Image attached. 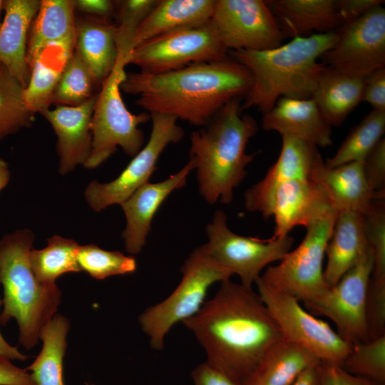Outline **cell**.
Returning <instances> with one entry per match:
<instances>
[{"label":"cell","mask_w":385,"mask_h":385,"mask_svg":"<svg viewBox=\"0 0 385 385\" xmlns=\"http://www.w3.org/2000/svg\"><path fill=\"white\" fill-rule=\"evenodd\" d=\"M183 324L203 347L206 363L240 385L267 351L284 339L258 294L230 279Z\"/></svg>","instance_id":"obj_1"},{"label":"cell","mask_w":385,"mask_h":385,"mask_svg":"<svg viewBox=\"0 0 385 385\" xmlns=\"http://www.w3.org/2000/svg\"><path fill=\"white\" fill-rule=\"evenodd\" d=\"M252 82L245 66L227 58L162 73H130L120 91L137 96V105L149 114L171 115L203 127L229 101L245 96Z\"/></svg>","instance_id":"obj_2"},{"label":"cell","mask_w":385,"mask_h":385,"mask_svg":"<svg viewBox=\"0 0 385 385\" xmlns=\"http://www.w3.org/2000/svg\"><path fill=\"white\" fill-rule=\"evenodd\" d=\"M338 37L335 31L294 37L268 50L231 51L235 61L245 66L253 78L241 111L257 108L265 114L281 97L310 98L325 67L317 59L333 47Z\"/></svg>","instance_id":"obj_3"},{"label":"cell","mask_w":385,"mask_h":385,"mask_svg":"<svg viewBox=\"0 0 385 385\" xmlns=\"http://www.w3.org/2000/svg\"><path fill=\"white\" fill-rule=\"evenodd\" d=\"M240 107V98L231 100L190 136V158L195 165L199 192L211 205L232 202L254 158L246 147L257 124L252 116L242 115Z\"/></svg>","instance_id":"obj_4"},{"label":"cell","mask_w":385,"mask_h":385,"mask_svg":"<svg viewBox=\"0 0 385 385\" xmlns=\"http://www.w3.org/2000/svg\"><path fill=\"white\" fill-rule=\"evenodd\" d=\"M34 235L24 229L0 240V284L4 289L0 324L14 318L19 342L26 349L38 342L43 327L54 317L61 292L56 284H46L36 277L30 264Z\"/></svg>","instance_id":"obj_5"},{"label":"cell","mask_w":385,"mask_h":385,"mask_svg":"<svg viewBox=\"0 0 385 385\" xmlns=\"http://www.w3.org/2000/svg\"><path fill=\"white\" fill-rule=\"evenodd\" d=\"M128 60V55L118 52L115 66L98 94L91 120V150L83 165L87 169L101 165L118 146L131 157L143 147L145 137L139 125L149 121L150 115L147 112L131 113L120 93V84L127 75L125 68Z\"/></svg>","instance_id":"obj_6"},{"label":"cell","mask_w":385,"mask_h":385,"mask_svg":"<svg viewBox=\"0 0 385 385\" xmlns=\"http://www.w3.org/2000/svg\"><path fill=\"white\" fill-rule=\"evenodd\" d=\"M180 282L163 302L146 309L139 317L151 347L161 350L165 338L177 323L195 315L205 303L208 289L229 279L231 273L213 261L202 249H195L181 267Z\"/></svg>","instance_id":"obj_7"},{"label":"cell","mask_w":385,"mask_h":385,"mask_svg":"<svg viewBox=\"0 0 385 385\" xmlns=\"http://www.w3.org/2000/svg\"><path fill=\"white\" fill-rule=\"evenodd\" d=\"M337 212L332 210L306 227L304 238L274 266H270L260 279L269 287L287 293L304 304L327 292L323 260Z\"/></svg>","instance_id":"obj_8"},{"label":"cell","mask_w":385,"mask_h":385,"mask_svg":"<svg viewBox=\"0 0 385 385\" xmlns=\"http://www.w3.org/2000/svg\"><path fill=\"white\" fill-rule=\"evenodd\" d=\"M207 242L200 246L217 264L232 275L237 274L241 284L252 288L262 270L272 262L279 261L293 245L294 238L261 240L237 235L228 227L227 215L217 210L207 226Z\"/></svg>","instance_id":"obj_9"},{"label":"cell","mask_w":385,"mask_h":385,"mask_svg":"<svg viewBox=\"0 0 385 385\" xmlns=\"http://www.w3.org/2000/svg\"><path fill=\"white\" fill-rule=\"evenodd\" d=\"M255 284L258 295L285 339L306 349L320 361L342 366L350 344L327 322L304 309L294 297L269 287L260 277Z\"/></svg>","instance_id":"obj_10"},{"label":"cell","mask_w":385,"mask_h":385,"mask_svg":"<svg viewBox=\"0 0 385 385\" xmlns=\"http://www.w3.org/2000/svg\"><path fill=\"white\" fill-rule=\"evenodd\" d=\"M228 49L209 25L178 29L150 39L130 53L128 64L162 73L190 64L225 60Z\"/></svg>","instance_id":"obj_11"},{"label":"cell","mask_w":385,"mask_h":385,"mask_svg":"<svg viewBox=\"0 0 385 385\" xmlns=\"http://www.w3.org/2000/svg\"><path fill=\"white\" fill-rule=\"evenodd\" d=\"M373 267V252L369 246L356 264L327 292L304 304L312 314L330 319L337 334L350 344L369 341L366 300Z\"/></svg>","instance_id":"obj_12"},{"label":"cell","mask_w":385,"mask_h":385,"mask_svg":"<svg viewBox=\"0 0 385 385\" xmlns=\"http://www.w3.org/2000/svg\"><path fill=\"white\" fill-rule=\"evenodd\" d=\"M152 129L148 143L115 180L101 183L91 181L85 190V198L91 208L99 212L107 207L121 205L139 188L148 183L160 154L170 143L184 136L183 129L173 116L153 113Z\"/></svg>","instance_id":"obj_13"},{"label":"cell","mask_w":385,"mask_h":385,"mask_svg":"<svg viewBox=\"0 0 385 385\" xmlns=\"http://www.w3.org/2000/svg\"><path fill=\"white\" fill-rule=\"evenodd\" d=\"M209 25L232 51L272 49L284 38L267 1L216 0Z\"/></svg>","instance_id":"obj_14"},{"label":"cell","mask_w":385,"mask_h":385,"mask_svg":"<svg viewBox=\"0 0 385 385\" xmlns=\"http://www.w3.org/2000/svg\"><path fill=\"white\" fill-rule=\"evenodd\" d=\"M337 31V41L321 57L329 66L359 77L385 67V9L381 5Z\"/></svg>","instance_id":"obj_15"},{"label":"cell","mask_w":385,"mask_h":385,"mask_svg":"<svg viewBox=\"0 0 385 385\" xmlns=\"http://www.w3.org/2000/svg\"><path fill=\"white\" fill-rule=\"evenodd\" d=\"M282 144L276 162L266 175L245 193V206L265 218L272 217L274 197L284 183L296 179H309L322 159L317 147L290 136H282Z\"/></svg>","instance_id":"obj_16"},{"label":"cell","mask_w":385,"mask_h":385,"mask_svg":"<svg viewBox=\"0 0 385 385\" xmlns=\"http://www.w3.org/2000/svg\"><path fill=\"white\" fill-rule=\"evenodd\" d=\"M98 94L92 95L83 103L57 106L40 113L55 131L59 156L58 172L63 175L87 161L92 145L91 120Z\"/></svg>","instance_id":"obj_17"},{"label":"cell","mask_w":385,"mask_h":385,"mask_svg":"<svg viewBox=\"0 0 385 385\" xmlns=\"http://www.w3.org/2000/svg\"><path fill=\"white\" fill-rule=\"evenodd\" d=\"M195 168V163L190 158L178 173L160 182L145 183L120 205L126 218L122 237L128 253L137 255L142 250L156 212L170 194L185 185Z\"/></svg>","instance_id":"obj_18"},{"label":"cell","mask_w":385,"mask_h":385,"mask_svg":"<svg viewBox=\"0 0 385 385\" xmlns=\"http://www.w3.org/2000/svg\"><path fill=\"white\" fill-rule=\"evenodd\" d=\"M335 210L323 189L310 179H296L277 190L272 207L275 228L272 237H282L295 227L305 228Z\"/></svg>","instance_id":"obj_19"},{"label":"cell","mask_w":385,"mask_h":385,"mask_svg":"<svg viewBox=\"0 0 385 385\" xmlns=\"http://www.w3.org/2000/svg\"><path fill=\"white\" fill-rule=\"evenodd\" d=\"M262 126L316 147L332 144V126L324 118L314 101L281 97L274 107L263 114Z\"/></svg>","instance_id":"obj_20"},{"label":"cell","mask_w":385,"mask_h":385,"mask_svg":"<svg viewBox=\"0 0 385 385\" xmlns=\"http://www.w3.org/2000/svg\"><path fill=\"white\" fill-rule=\"evenodd\" d=\"M309 179L323 189L337 212L351 211L364 215L375 200L364 175L363 161L328 168L322 159Z\"/></svg>","instance_id":"obj_21"},{"label":"cell","mask_w":385,"mask_h":385,"mask_svg":"<svg viewBox=\"0 0 385 385\" xmlns=\"http://www.w3.org/2000/svg\"><path fill=\"white\" fill-rule=\"evenodd\" d=\"M41 1L6 0L0 29V63L26 88L30 78L26 60L27 38Z\"/></svg>","instance_id":"obj_22"},{"label":"cell","mask_w":385,"mask_h":385,"mask_svg":"<svg viewBox=\"0 0 385 385\" xmlns=\"http://www.w3.org/2000/svg\"><path fill=\"white\" fill-rule=\"evenodd\" d=\"M368 247L364 215L351 211L339 212L325 250L327 261L324 276L327 285L334 286L356 264Z\"/></svg>","instance_id":"obj_23"},{"label":"cell","mask_w":385,"mask_h":385,"mask_svg":"<svg viewBox=\"0 0 385 385\" xmlns=\"http://www.w3.org/2000/svg\"><path fill=\"white\" fill-rule=\"evenodd\" d=\"M215 4L216 0H158L138 26L133 37V48L178 29L207 24Z\"/></svg>","instance_id":"obj_24"},{"label":"cell","mask_w":385,"mask_h":385,"mask_svg":"<svg viewBox=\"0 0 385 385\" xmlns=\"http://www.w3.org/2000/svg\"><path fill=\"white\" fill-rule=\"evenodd\" d=\"M267 1L284 37H303L312 31L328 33L342 27L334 0Z\"/></svg>","instance_id":"obj_25"},{"label":"cell","mask_w":385,"mask_h":385,"mask_svg":"<svg viewBox=\"0 0 385 385\" xmlns=\"http://www.w3.org/2000/svg\"><path fill=\"white\" fill-rule=\"evenodd\" d=\"M364 77L326 66L321 72L311 98L331 126L341 125L361 101Z\"/></svg>","instance_id":"obj_26"},{"label":"cell","mask_w":385,"mask_h":385,"mask_svg":"<svg viewBox=\"0 0 385 385\" xmlns=\"http://www.w3.org/2000/svg\"><path fill=\"white\" fill-rule=\"evenodd\" d=\"M76 38L47 46L30 68L24 96L29 109L41 113L49 108L67 62L75 51Z\"/></svg>","instance_id":"obj_27"},{"label":"cell","mask_w":385,"mask_h":385,"mask_svg":"<svg viewBox=\"0 0 385 385\" xmlns=\"http://www.w3.org/2000/svg\"><path fill=\"white\" fill-rule=\"evenodd\" d=\"M75 51L95 83H103L117 61L115 26L101 18L76 24Z\"/></svg>","instance_id":"obj_28"},{"label":"cell","mask_w":385,"mask_h":385,"mask_svg":"<svg viewBox=\"0 0 385 385\" xmlns=\"http://www.w3.org/2000/svg\"><path fill=\"white\" fill-rule=\"evenodd\" d=\"M319 362L284 338L267 351L245 385H290L304 370Z\"/></svg>","instance_id":"obj_29"},{"label":"cell","mask_w":385,"mask_h":385,"mask_svg":"<svg viewBox=\"0 0 385 385\" xmlns=\"http://www.w3.org/2000/svg\"><path fill=\"white\" fill-rule=\"evenodd\" d=\"M27 44L29 68L48 45L76 38L74 6L71 0H43Z\"/></svg>","instance_id":"obj_30"},{"label":"cell","mask_w":385,"mask_h":385,"mask_svg":"<svg viewBox=\"0 0 385 385\" xmlns=\"http://www.w3.org/2000/svg\"><path fill=\"white\" fill-rule=\"evenodd\" d=\"M68 320L62 315L54 317L43 327L39 339L42 348L36 359L26 368L36 385H65L63 360L66 349Z\"/></svg>","instance_id":"obj_31"},{"label":"cell","mask_w":385,"mask_h":385,"mask_svg":"<svg viewBox=\"0 0 385 385\" xmlns=\"http://www.w3.org/2000/svg\"><path fill=\"white\" fill-rule=\"evenodd\" d=\"M78 247L72 239L54 235L47 240L46 247L32 249L29 260L37 279L43 284H52L63 274L80 272L77 261Z\"/></svg>","instance_id":"obj_32"},{"label":"cell","mask_w":385,"mask_h":385,"mask_svg":"<svg viewBox=\"0 0 385 385\" xmlns=\"http://www.w3.org/2000/svg\"><path fill=\"white\" fill-rule=\"evenodd\" d=\"M385 132V111L372 110L349 133L335 154L324 161L328 168L363 161Z\"/></svg>","instance_id":"obj_33"},{"label":"cell","mask_w":385,"mask_h":385,"mask_svg":"<svg viewBox=\"0 0 385 385\" xmlns=\"http://www.w3.org/2000/svg\"><path fill=\"white\" fill-rule=\"evenodd\" d=\"M25 87L0 63V140L31 125L34 113L28 108Z\"/></svg>","instance_id":"obj_34"},{"label":"cell","mask_w":385,"mask_h":385,"mask_svg":"<svg viewBox=\"0 0 385 385\" xmlns=\"http://www.w3.org/2000/svg\"><path fill=\"white\" fill-rule=\"evenodd\" d=\"M77 261L81 270L97 279L131 274L137 269L134 257L125 255L118 251L105 250L93 244L79 245Z\"/></svg>","instance_id":"obj_35"},{"label":"cell","mask_w":385,"mask_h":385,"mask_svg":"<svg viewBox=\"0 0 385 385\" xmlns=\"http://www.w3.org/2000/svg\"><path fill=\"white\" fill-rule=\"evenodd\" d=\"M95 81L79 55L74 51L67 62L52 97L58 106H78L92 96Z\"/></svg>","instance_id":"obj_36"},{"label":"cell","mask_w":385,"mask_h":385,"mask_svg":"<svg viewBox=\"0 0 385 385\" xmlns=\"http://www.w3.org/2000/svg\"><path fill=\"white\" fill-rule=\"evenodd\" d=\"M342 367L351 374L385 383V335L351 344Z\"/></svg>","instance_id":"obj_37"},{"label":"cell","mask_w":385,"mask_h":385,"mask_svg":"<svg viewBox=\"0 0 385 385\" xmlns=\"http://www.w3.org/2000/svg\"><path fill=\"white\" fill-rule=\"evenodd\" d=\"M366 240L373 252L371 278L385 281V202L374 200L363 215Z\"/></svg>","instance_id":"obj_38"},{"label":"cell","mask_w":385,"mask_h":385,"mask_svg":"<svg viewBox=\"0 0 385 385\" xmlns=\"http://www.w3.org/2000/svg\"><path fill=\"white\" fill-rule=\"evenodd\" d=\"M158 0H125L119 1L118 24L115 26L118 51L131 53L135 34Z\"/></svg>","instance_id":"obj_39"},{"label":"cell","mask_w":385,"mask_h":385,"mask_svg":"<svg viewBox=\"0 0 385 385\" xmlns=\"http://www.w3.org/2000/svg\"><path fill=\"white\" fill-rule=\"evenodd\" d=\"M366 317L369 339L385 335V281L371 277L366 293Z\"/></svg>","instance_id":"obj_40"},{"label":"cell","mask_w":385,"mask_h":385,"mask_svg":"<svg viewBox=\"0 0 385 385\" xmlns=\"http://www.w3.org/2000/svg\"><path fill=\"white\" fill-rule=\"evenodd\" d=\"M366 181L375 200L385 197V139L381 138L363 160Z\"/></svg>","instance_id":"obj_41"},{"label":"cell","mask_w":385,"mask_h":385,"mask_svg":"<svg viewBox=\"0 0 385 385\" xmlns=\"http://www.w3.org/2000/svg\"><path fill=\"white\" fill-rule=\"evenodd\" d=\"M319 369L320 385H385V383L351 374L334 364L320 361Z\"/></svg>","instance_id":"obj_42"},{"label":"cell","mask_w":385,"mask_h":385,"mask_svg":"<svg viewBox=\"0 0 385 385\" xmlns=\"http://www.w3.org/2000/svg\"><path fill=\"white\" fill-rule=\"evenodd\" d=\"M372 106V110L385 111V67L364 77L361 101Z\"/></svg>","instance_id":"obj_43"},{"label":"cell","mask_w":385,"mask_h":385,"mask_svg":"<svg viewBox=\"0 0 385 385\" xmlns=\"http://www.w3.org/2000/svg\"><path fill=\"white\" fill-rule=\"evenodd\" d=\"M342 26L359 19L373 8L382 5V0H334Z\"/></svg>","instance_id":"obj_44"},{"label":"cell","mask_w":385,"mask_h":385,"mask_svg":"<svg viewBox=\"0 0 385 385\" xmlns=\"http://www.w3.org/2000/svg\"><path fill=\"white\" fill-rule=\"evenodd\" d=\"M0 385H36L26 369L14 365L10 360L0 358Z\"/></svg>","instance_id":"obj_45"},{"label":"cell","mask_w":385,"mask_h":385,"mask_svg":"<svg viewBox=\"0 0 385 385\" xmlns=\"http://www.w3.org/2000/svg\"><path fill=\"white\" fill-rule=\"evenodd\" d=\"M192 378L194 385H240L216 371L206 362L198 365L192 371Z\"/></svg>","instance_id":"obj_46"},{"label":"cell","mask_w":385,"mask_h":385,"mask_svg":"<svg viewBox=\"0 0 385 385\" xmlns=\"http://www.w3.org/2000/svg\"><path fill=\"white\" fill-rule=\"evenodd\" d=\"M74 10L106 19L114 11V3L109 0H74Z\"/></svg>","instance_id":"obj_47"},{"label":"cell","mask_w":385,"mask_h":385,"mask_svg":"<svg viewBox=\"0 0 385 385\" xmlns=\"http://www.w3.org/2000/svg\"><path fill=\"white\" fill-rule=\"evenodd\" d=\"M319 363L304 370L290 385H320Z\"/></svg>","instance_id":"obj_48"},{"label":"cell","mask_w":385,"mask_h":385,"mask_svg":"<svg viewBox=\"0 0 385 385\" xmlns=\"http://www.w3.org/2000/svg\"><path fill=\"white\" fill-rule=\"evenodd\" d=\"M2 305V300L0 298V307ZM0 358L9 360L25 361L27 356L21 353L15 346L10 345L3 337L0 332Z\"/></svg>","instance_id":"obj_49"},{"label":"cell","mask_w":385,"mask_h":385,"mask_svg":"<svg viewBox=\"0 0 385 385\" xmlns=\"http://www.w3.org/2000/svg\"><path fill=\"white\" fill-rule=\"evenodd\" d=\"M10 176L11 173L7 162L0 158V191L9 183Z\"/></svg>","instance_id":"obj_50"},{"label":"cell","mask_w":385,"mask_h":385,"mask_svg":"<svg viewBox=\"0 0 385 385\" xmlns=\"http://www.w3.org/2000/svg\"><path fill=\"white\" fill-rule=\"evenodd\" d=\"M3 4H4V1L0 0V29L2 24V22L1 21V10L3 9Z\"/></svg>","instance_id":"obj_51"}]
</instances>
